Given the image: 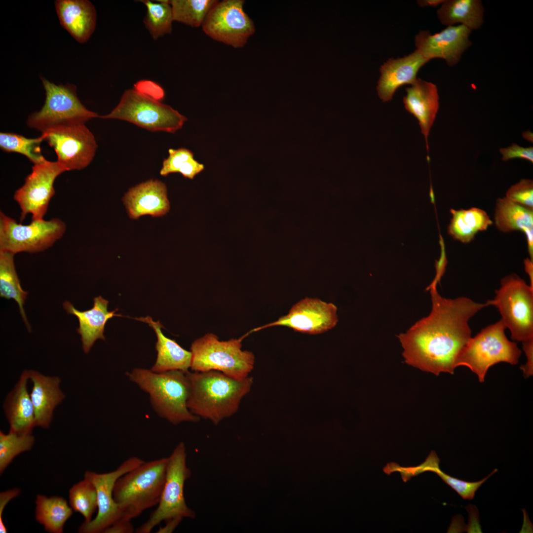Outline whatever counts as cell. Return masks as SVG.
Listing matches in <instances>:
<instances>
[{"mask_svg":"<svg viewBox=\"0 0 533 533\" xmlns=\"http://www.w3.org/2000/svg\"><path fill=\"white\" fill-rule=\"evenodd\" d=\"M67 171L81 170L92 161L97 149L95 137L84 123L61 126L42 133Z\"/></svg>","mask_w":533,"mask_h":533,"instance_id":"5bb4252c","label":"cell"},{"mask_svg":"<svg viewBox=\"0 0 533 533\" xmlns=\"http://www.w3.org/2000/svg\"><path fill=\"white\" fill-rule=\"evenodd\" d=\"M28 373L33 383L30 394L34 406L36 426L48 428L55 408L65 398V395L60 388L61 380L57 377L44 376L34 370H28Z\"/></svg>","mask_w":533,"mask_h":533,"instance_id":"44dd1931","label":"cell"},{"mask_svg":"<svg viewBox=\"0 0 533 533\" xmlns=\"http://www.w3.org/2000/svg\"><path fill=\"white\" fill-rule=\"evenodd\" d=\"M495 222L496 228L506 233L520 230L526 235L528 251L533 261V209L516 203L506 197L496 200Z\"/></svg>","mask_w":533,"mask_h":533,"instance_id":"484cf974","label":"cell"},{"mask_svg":"<svg viewBox=\"0 0 533 533\" xmlns=\"http://www.w3.org/2000/svg\"><path fill=\"white\" fill-rule=\"evenodd\" d=\"M66 169L58 161L34 164L25 178L24 185L14 194V199L21 210L20 222L29 214L32 220L43 219L50 201L55 194L54 183Z\"/></svg>","mask_w":533,"mask_h":533,"instance_id":"7c38bea8","label":"cell"},{"mask_svg":"<svg viewBox=\"0 0 533 533\" xmlns=\"http://www.w3.org/2000/svg\"><path fill=\"white\" fill-rule=\"evenodd\" d=\"M215 0H168L173 21L192 27L202 26L208 13L217 3Z\"/></svg>","mask_w":533,"mask_h":533,"instance_id":"1f68e13d","label":"cell"},{"mask_svg":"<svg viewBox=\"0 0 533 533\" xmlns=\"http://www.w3.org/2000/svg\"><path fill=\"white\" fill-rule=\"evenodd\" d=\"M444 0H418V3L419 6L421 7H436L439 5H441Z\"/></svg>","mask_w":533,"mask_h":533,"instance_id":"7dc6e473","label":"cell"},{"mask_svg":"<svg viewBox=\"0 0 533 533\" xmlns=\"http://www.w3.org/2000/svg\"><path fill=\"white\" fill-rule=\"evenodd\" d=\"M14 256L10 252L0 251V296L6 299H13L17 303L22 318L30 330V326L23 308L28 293L20 285Z\"/></svg>","mask_w":533,"mask_h":533,"instance_id":"f546056e","label":"cell"},{"mask_svg":"<svg viewBox=\"0 0 533 533\" xmlns=\"http://www.w3.org/2000/svg\"><path fill=\"white\" fill-rule=\"evenodd\" d=\"M186 462V447L181 442L168 457L165 482L157 507L149 519L136 530V533H150L164 521L195 517L194 512L187 506L184 496L185 482L191 474Z\"/></svg>","mask_w":533,"mask_h":533,"instance_id":"9c48e42d","label":"cell"},{"mask_svg":"<svg viewBox=\"0 0 533 533\" xmlns=\"http://www.w3.org/2000/svg\"><path fill=\"white\" fill-rule=\"evenodd\" d=\"M450 212L452 219L448 227V233L454 239L462 243L470 242L479 231L486 230L493 224L487 213L476 207L452 209Z\"/></svg>","mask_w":533,"mask_h":533,"instance_id":"83f0119b","label":"cell"},{"mask_svg":"<svg viewBox=\"0 0 533 533\" xmlns=\"http://www.w3.org/2000/svg\"><path fill=\"white\" fill-rule=\"evenodd\" d=\"M244 1H218L202 25L205 33L213 39L234 48L243 47L255 32L253 21L243 10Z\"/></svg>","mask_w":533,"mask_h":533,"instance_id":"4fadbf2b","label":"cell"},{"mask_svg":"<svg viewBox=\"0 0 533 533\" xmlns=\"http://www.w3.org/2000/svg\"><path fill=\"white\" fill-rule=\"evenodd\" d=\"M439 242L441 248V254L439 260L438 261H437L435 264L436 272V276L435 279L431 284L434 285H437V282L439 281L441 277L443 275L445 269V266L447 264V260L445 251V246L443 239L441 236H440V237Z\"/></svg>","mask_w":533,"mask_h":533,"instance_id":"ee69618b","label":"cell"},{"mask_svg":"<svg viewBox=\"0 0 533 533\" xmlns=\"http://www.w3.org/2000/svg\"><path fill=\"white\" fill-rule=\"evenodd\" d=\"M508 199L526 207L533 209V181L522 179L507 190Z\"/></svg>","mask_w":533,"mask_h":533,"instance_id":"74e56055","label":"cell"},{"mask_svg":"<svg viewBox=\"0 0 533 533\" xmlns=\"http://www.w3.org/2000/svg\"><path fill=\"white\" fill-rule=\"evenodd\" d=\"M44 141L42 135L36 138L9 132H0V148L6 152H16L27 157L34 164L46 160L41 153L39 144Z\"/></svg>","mask_w":533,"mask_h":533,"instance_id":"836d02e7","label":"cell"},{"mask_svg":"<svg viewBox=\"0 0 533 533\" xmlns=\"http://www.w3.org/2000/svg\"><path fill=\"white\" fill-rule=\"evenodd\" d=\"M186 374L189 383V410L215 425L237 412L253 383L251 377L237 380L217 371H189Z\"/></svg>","mask_w":533,"mask_h":533,"instance_id":"7a4b0ae2","label":"cell"},{"mask_svg":"<svg viewBox=\"0 0 533 533\" xmlns=\"http://www.w3.org/2000/svg\"><path fill=\"white\" fill-rule=\"evenodd\" d=\"M471 32L462 25L448 26L434 34L428 31H421L415 37L416 50L428 61L441 58L448 65L453 66L460 60L462 53L471 44L469 39Z\"/></svg>","mask_w":533,"mask_h":533,"instance_id":"e0dca14e","label":"cell"},{"mask_svg":"<svg viewBox=\"0 0 533 533\" xmlns=\"http://www.w3.org/2000/svg\"><path fill=\"white\" fill-rule=\"evenodd\" d=\"M66 229V224L58 218L32 220L30 224L23 225L0 211V251L14 255L42 252L61 238Z\"/></svg>","mask_w":533,"mask_h":533,"instance_id":"8fae6325","label":"cell"},{"mask_svg":"<svg viewBox=\"0 0 533 533\" xmlns=\"http://www.w3.org/2000/svg\"><path fill=\"white\" fill-rule=\"evenodd\" d=\"M337 307L317 298L305 297L294 304L288 313L277 320L255 328L256 332L274 326H283L310 335L320 334L334 328L338 322ZM251 331L250 332H251Z\"/></svg>","mask_w":533,"mask_h":533,"instance_id":"2e32d148","label":"cell"},{"mask_svg":"<svg viewBox=\"0 0 533 533\" xmlns=\"http://www.w3.org/2000/svg\"><path fill=\"white\" fill-rule=\"evenodd\" d=\"M55 6L61 26L78 42H86L95 30L96 12L87 0H57Z\"/></svg>","mask_w":533,"mask_h":533,"instance_id":"7402d4cb","label":"cell"},{"mask_svg":"<svg viewBox=\"0 0 533 533\" xmlns=\"http://www.w3.org/2000/svg\"><path fill=\"white\" fill-rule=\"evenodd\" d=\"M145 461L136 457H129L115 470L105 473L87 471L84 478L94 486L97 496L98 513L90 522L83 523L78 529L81 533H99L123 518L122 513L115 502L113 491L117 479Z\"/></svg>","mask_w":533,"mask_h":533,"instance_id":"9a60e30c","label":"cell"},{"mask_svg":"<svg viewBox=\"0 0 533 533\" xmlns=\"http://www.w3.org/2000/svg\"><path fill=\"white\" fill-rule=\"evenodd\" d=\"M502 160L508 161L513 158H523L533 162V147H523L516 144L499 149Z\"/></svg>","mask_w":533,"mask_h":533,"instance_id":"f35d334b","label":"cell"},{"mask_svg":"<svg viewBox=\"0 0 533 533\" xmlns=\"http://www.w3.org/2000/svg\"><path fill=\"white\" fill-rule=\"evenodd\" d=\"M168 457L144 462L119 478L113 497L124 518L131 520L158 505L164 486Z\"/></svg>","mask_w":533,"mask_h":533,"instance_id":"277c9868","label":"cell"},{"mask_svg":"<svg viewBox=\"0 0 533 533\" xmlns=\"http://www.w3.org/2000/svg\"><path fill=\"white\" fill-rule=\"evenodd\" d=\"M432 308L430 313L397 337L405 362L422 371L438 376L453 374L462 350L471 338L470 319L490 305L465 297L454 299L442 297L436 286H429Z\"/></svg>","mask_w":533,"mask_h":533,"instance_id":"6da1fadb","label":"cell"},{"mask_svg":"<svg viewBox=\"0 0 533 533\" xmlns=\"http://www.w3.org/2000/svg\"><path fill=\"white\" fill-rule=\"evenodd\" d=\"M36 519L51 533H62L66 521L73 514V509L64 498L54 496H37Z\"/></svg>","mask_w":533,"mask_h":533,"instance_id":"f1b7e54d","label":"cell"},{"mask_svg":"<svg viewBox=\"0 0 533 533\" xmlns=\"http://www.w3.org/2000/svg\"><path fill=\"white\" fill-rule=\"evenodd\" d=\"M523 349L527 357V362L520 368L525 376L528 378L533 374V339L523 342Z\"/></svg>","mask_w":533,"mask_h":533,"instance_id":"b9f144b4","label":"cell"},{"mask_svg":"<svg viewBox=\"0 0 533 533\" xmlns=\"http://www.w3.org/2000/svg\"><path fill=\"white\" fill-rule=\"evenodd\" d=\"M130 519L122 518L107 528L104 533H131L134 531L133 525Z\"/></svg>","mask_w":533,"mask_h":533,"instance_id":"7bdbcfd3","label":"cell"},{"mask_svg":"<svg viewBox=\"0 0 533 533\" xmlns=\"http://www.w3.org/2000/svg\"><path fill=\"white\" fill-rule=\"evenodd\" d=\"M148 323L154 331L157 338L156 361L151 368L155 373L179 370L185 372L190 368L191 353L181 346L175 340L166 337L162 332V324L150 316L137 318Z\"/></svg>","mask_w":533,"mask_h":533,"instance_id":"d4e9b609","label":"cell"},{"mask_svg":"<svg viewBox=\"0 0 533 533\" xmlns=\"http://www.w3.org/2000/svg\"><path fill=\"white\" fill-rule=\"evenodd\" d=\"M439 459L434 452H432L426 460L419 466L421 472L432 471L437 474L442 479L462 498L471 500L480 487L497 470L495 469L488 476L477 482H467L453 477L442 472L439 467Z\"/></svg>","mask_w":533,"mask_h":533,"instance_id":"e575fe53","label":"cell"},{"mask_svg":"<svg viewBox=\"0 0 533 533\" xmlns=\"http://www.w3.org/2000/svg\"><path fill=\"white\" fill-rule=\"evenodd\" d=\"M500 284L491 305L498 309L512 340L533 339V289L514 273L502 278Z\"/></svg>","mask_w":533,"mask_h":533,"instance_id":"30bf717a","label":"cell"},{"mask_svg":"<svg viewBox=\"0 0 533 533\" xmlns=\"http://www.w3.org/2000/svg\"><path fill=\"white\" fill-rule=\"evenodd\" d=\"M134 89L140 93L157 101L165 96L163 89L157 83L150 80H141L134 85Z\"/></svg>","mask_w":533,"mask_h":533,"instance_id":"ab89813d","label":"cell"},{"mask_svg":"<svg viewBox=\"0 0 533 533\" xmlns=\"http://www.w3.org/2000/svg\"><path fill=\"white\" fill-rule=\"evenodd\" d=\"M429 61L418 50L396 59L390 58L380 69L377 90L383 102L391 100L396 90L404 84H412L420 68Z\"/></svg>","mask_w":533,"mask_h":533,"instance_id":"d6986e66","label":"cell"},{"mask_svg":"<svg viewBox=\"0 0 533 533\" xmlns=\"http://www.w3.org/2000/svg\"><path fill=\"white\" fill-rule=\"evenodd\" d=\"M20 493L18 489H14L1 492L0 494V533H6V527L2 521V512L6 505L12 498L17 496Z\"/></svg>","mask_w":533,"mask_h":533,"instance_id":"60d3db41","label":"cell"},{"mask_svg":"<svg viewBox=\"0 0 533 533\" xmlns=\"http://www.w3.org/2000/svg\"><path fill=\"white\" fill-rule=\"evenodd\" d=\"M168 153L169 155L164 159L160 170L161 176L179 173L185 178L193 179L204 168L203 164L194 159L193 153L188 149L184 148L170 149Z\"/></svg>","mask_w":533,"mask_h":533,"instance_id":"d6a6232c","label":"cell"},{"mask_svg":"<svg viewBox=\"0 0 533 533\" xmlns=\"http://www.w3.org/2000/svg\"><path fill=\"white\" fill-rule=\"evenodd\" d=\"M147 7V13L143 22L152 38H158L172 32L174 21L171 5L168 0L152 1L141 0Z\"/></svg>","mask_w":533,"mask_h":533,"instance_id":"4dcf8cb0","label":"cell"},{"mask_svg":"<svg viewBox=\"0 0 533 533\" xmlns=\"http://www.w3.org/2000/svg\"><path fill=\"white\" fill-rule=\"evenodd\" d=\"M29 379L28 370L24 371L3 405L9 430L21 434L32 433L36 426L34 406L27 388Z\"/></svg>","mask_w":533,"mask_h":533,"instance_id":"cb8c5ba5","label":"cell"},{"mask_svg":"<svg viewBox=\"0 0 533 533\" xmlns=\"http://www.w3.org/2000/svg\"><path fill=\"white\" fill-rule=\"evenodd\" d=\"M524 263L526 272L530 278V286L533 289V261L529 258H527L524 260Z\"/></svg>","mask_w":533,"mask_h":533,"instance_id":"bcb514c9","label":"cell"},{"mask_svg":"<svg viewBox=\"0 0 533 533\" xmlns=\"http://www.w3.org/2000/svg\"><path fill=\"white\" fill-rule=\"evenodd\" d=\"M35 442L32 433L21 434L9 430L0 432V473L20 453L31 449Z\"/></svg>","mask_w":533,"mask_h":533,"instance_id":"8d00e7d4","label":"cell"},{"mask_svg":"<svg viewBox=\"0 0 533 533\" xmlns=\"http://www.w3.org/2000/svg\"><path fill=\"white\" fill-rule=\"evenodd\" d=\"M109 302L101 296L93 299V307L85 311H79L75 308L68 301H65L63 306L66 311L75 315L79 321L77 332L80 335L82 349L88 353L94 343L98 339L105 340L104 332L108 320L115 316L117 309L108 311Z\"/></svg>","mask_w":533,"mask_h":533,"instance_id":"603a6c76","label":"cell"},{"mask_svg":"<svg viewBox=\"0 0 533 533\" xmlns=\"http://www.w3.org/2000/svg\"><path fill=\"white\" fill-rule=\"evenodd\" d=\"M244 337L220 341L217 335L208 333L195 340L190 346L191 369L217 371L237 380L248 377L254 368L255 356L251 351L242 350Z\"/></svg>","mask_w":533,"mask_h":533,"instance_id":"5b68a950","label":"cell"},{"mask_svg":"<svg viewBox=\"0 0 533 533\" xmlns=\"http://www.w3.org/2000/svg\"><path fill=\"white\" fill-rule=\"evenodd\" d=\"M104 119H116L133 123L150 131L174 133L187 118L169 105L144 95L134 89L126 90L116 106Z\"/></svg>","mask_w":533,"mask_h":533,"instance_id":"ba28073f","label":"cell"},{"mask_svg":"<svg viewBox=\"0 0 533 533\" xmlns=\"http://www.w3.org/2000/svg\"><path fill=\"white\" fill-rule=\"evenodd\" d=\"M40 79L45 91V102L40 111L28 117L29 127L42 133L58 127L85 123L99 117L81 103L75 85H57L43 76Z\"/></svg>","mask_w":533,"mask_h":533,"instance_id":"52a82bcc","label":"cell"},{"mask_svg":"<svg viewBox=\"0 0 533 533\" xmlns=\"http://www.w3.org/2000/svg\"><path fill=\"white\" fill-rule=\"evenodd\" d=\"M484 8L479 0H444L437 11L441 23L452 26L460 23L470 30L479 29L482 24Z\"/></svg>","mask_w":533,"mask_h":533,"instance_id":"4316f807","label":"cell"},{"mask_svg":"<svg viewBox=\"0 0 533 533\" xmlns=\"http://www.w3.org/2000/svg\"><path fill=\"white\" fill-rule=\"evenodd\" d=\"M523 137L528 141L533 142V133L530 131H527L523 133Z\"/></svg>","mask_w":533,"mask_h":533,"instance_id":"c3c4849f","label":"cell"},{"mask_svg":"<svg viewBox=\"0 0 533 533\" xmlns=\"http://www.w3.org/2000/svg\"><path fill=\"white\" fill-rule=\"evenodd\" d=\"M406 91V95L403 98L405 108L418 120L428 151V137L439 106L437 86L417 78Z\"/></svg>","mask_w":533,"mask_h":533,"instance_id":"ffe728a7","label":"cell"},{"mask_svg":"<svg viewBox=\"0 0 533 533\" xmlns=\"http://www.w3.org/2000/svg\"><path fill=\"white\" fill-rule=\"evenodd\" d=\"M182 518H177L167 521V523L163 527H160L157 533H172L182 520Z\"/></svg>","mask_w":533,"mask_h":533,"instance_id":"f6af8a7d","label":"cell"},{"mask_svg":"<svg viewBox=\"0 0 533 533\" xmlns=\"http://www.w3.org/2000/svg\"><path fill=\"white\" fill-rule=\"evenodd\" d=\"M69 497L71 508L83 516L84 523L90 522L98 508L97 492L92 483L84 478L76 484L70 490Z\"/></svg>","mask_w":533,"mask_h":533,"instance_id":"d590c367","label":"cell"},{"mask_svg":"<svg viewBox=\"0 0 533 533\" xmlns=\"http://www.w3.org/2000/svg\"><path fill=\"white\" fill-rule=\"evenodd\" d=\"M506 327L501 319L483 329L471 338L460 353L457 367H468L484 382L489 368L499 362L518 363L522 352L516 343L509 341L505 334Z\"/></svg>","mask_w":533,"mask_h":533,"instance_id":"8992f818","label":"cell"},{"mask_svg":"<svg viewBox=\"0 0 533 533\" xmlns=\"http://www.w3.org/2000/svg\"><path fill=\"white\" fill-rule=\"evenodd\" d=\"M126 375L149 394L153 409L161 418L174 425L199 420L187 407L189 383L186 372L174 370L155 373L151 369L137 368Z\"/></svg>","mask_w":533,"mask_h":533,"instance_id":"3957f363","label":"cell"},{"mask_svg":"<svg viewBox=\"0 0 533 533\" xmlns=\"http://www.w3.org/2000/svg\"><path fill=\"white\" fill-rule=\"evenodd\" d=\"M130 218L146 215L162 216L170 210L167 188L158 180H150L129 189L122 198Z\"/></svg>","mask_w":533,"mask_h":533,"instance_id":"ac0fdd59","label":"cell"}]
</instances>
